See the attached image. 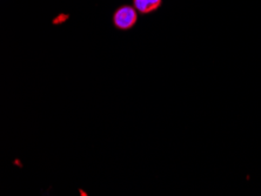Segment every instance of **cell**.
<instances>
[{
  "label": "cell",
  "mask_w": 261,
  "mask_h": 196,
  "mask_svg": "<svg viewBox=\"0 0 261 196\" xmlns=\"http://www.w3.org/2000/svg\"><path fill=\"white\" fill-rule=\"evenodd\" d=\"M137 10L132 6H122L114 13V25L120 30H128L133 27L137 21Z\"/></svg>",
  "instance_id": "cell-1"
},
{
  "label": "cell",
  "mask_w": 261,
  "mask_h": 196,
  "mask_svg": "<svg viewBox=\"0 0 261 196\" xmlns=\"http://www.w3.org/2000/svg\"><path fill=\"white\" fill-rule=\"evenodd\" d=\"M134 9L140 13H149L161 5V0H133Z\"/></svg>",
  "instance_id": "cell-2"
}]
</instances>
